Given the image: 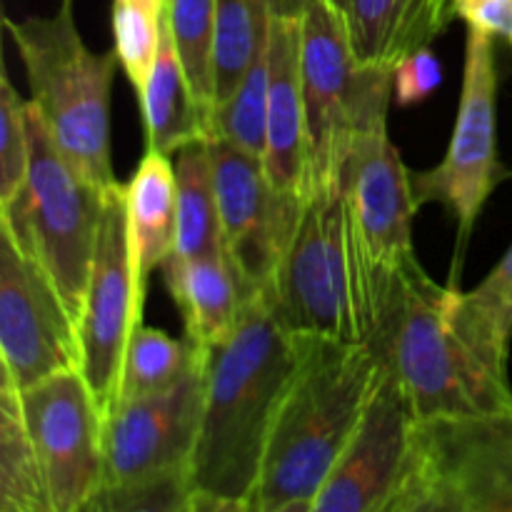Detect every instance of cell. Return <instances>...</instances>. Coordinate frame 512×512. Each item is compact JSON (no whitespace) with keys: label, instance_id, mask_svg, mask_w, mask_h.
<instances>
[{"label":"cell","instance_id":"8fae6325","mask_svg":"<svg viewBox=\"0 0 512 512\" xmlns=\"http://www.w3.org/2000/svg\"><path fill=\"white\" fill-rule=\"evenodd\" d=\"M23 410L53 512H78L105 485V415L80 370L23 390Z\"/></svg>","mask_w":512,"mask_h":512},{"label":"cell","instance_id":"277c9868","mask_svg":"<svg viewBox=\"0 0 512 512\" xmlns=\"http://www.w3.org/2000/svg\"><path fill=\"white\" fill-rule=\"evenodd\" d=\"M265 298L295 338L373 343L393 298L370 268L345 190L305 203Z\"/></svg>","mask_w":512,"mask_h":512},{"label":"cell","instance_id":"e0dca14e","mask_svg":"<svg viewBox=\"0 0 512 512\" xmlns=\"http://www.w3.org/2000/svg\"><path fill=\"white\" fill-rule=\"evenodd\" d=\"M268 145L265 173L280 193L305 203L308 130H305L303 70H300V15L275 10L268 35Z\"/></svg>","mask_w":512,"mask_h":512},{"label":"cell","instance_id":"7a4b0ae2","mask_svg":"<svg viewBox=\"0 0 512 512\" xmlns=\"http://www.w3.org/2000/svg\"><path fill=\"white\" fill-rule=\"evenodd\" d=\"M385 365L375 345L300 338V358L280 400L253 512L310 503L353 443Z\"/></svg>","mask_w":512,"mask_h":512},{"label":"cell","instance_id":"74e56055","mask_svg":"<svg viewBox=\"0 0 512 512\" xmlns=\"http://www.w3.org/2000/svg\"><path fill=\"white\" fill-rule=\"evenodd\" d=\"M430 3H433V5H438L440 10H445V13L450 15V0H430ZM450 20H453V18H450Z\"/></svg>","mask_w":512,"mask_h":512},{"label":"cell","instance_id":"8d00e7d4","mask_svg":"<svg viewBox=\"0 0 512 512\" xmlns=\"http://www.w3.org/2000/svg\"><path fill=\"white\" fill-rule=\"evenodd\" d=\"M310 503H295V505H288V508H280V510H273V512H308ZM253 512V508H250Z\"/></svg>","mask_w":512,"mask_h":512},{"label":"cell","instance_id":"5b68a950","mask_svg":"<svg viewBox=\"0 0 512 512\" xmlns=\"http://www.w3.org/2000/svg\"><path fill=\"white\" fill-rule=\"evenodd\" d=\"M23 60L30 105L65 160L100 188L120 180L110 158V95L120 60L115 50L95 53L75 23V0H60L55 13L3 18Z\"/></svg>","mask_w":512,"mask_h":512},{"label":"cell","instance_id":"d590c367","mask_svg":"<svg viewBox=\"0 0 512 512\" xmlns=\"http://www.w3.org/2000/svg\"><path fill=\"white\" fill-rule=\"evenodd\" d=\"M300 5H303V0H278V10H283V13H298Z\"/></svg>","mask_w":512,"mask_h":512},{"label":"cell","instance_id":"cb8c5ba5","mask_svg":"<svg viewBox=\"0 0 512 512\" xmlns=\"http://www.w3.org/2000/svg\"><path fill=\"white\" fill-rule=\"evenodd\" d=\"M203 360L205 350H200L193 340H178L165 330L140 323L125 350L118 400L165 393L188 378Z\"/></svg>","mask_w":512,"mask_h":512},{"label":"cell","instance_id":"83f0119b","mask_svg":"<svg viewBox=\"0 0 512 512\" xmlns=\"http://www.w3.org/2000/svg\"><path fill=\"white\" fill-rule=\"evenodd\" d=\"M168 0H113V50L135 93L145 88L163 43Z\"/></svg>","mask_w":512,"mask_h":512},{"label":"cell","instance_id":"603a6c76","mask_svg":"<svg viewBox=\"0 0 512 512\" xmlns=\"http://www.w3.org/2000/svg\"><path fill=\"white\" fill-rule=\"evenodd\" d=\"M0 512H53L23 410V390L0 370Z\"/></svg>","mask_w":512,"mask_h":512},{"label":"cell","instance_id":"d4e9b609","mask_svg":"<svg viewBox=\"0 0 512 512\" xmlns=\"http://www.w3.org/2000/svg\"><path fill=\"white\" fill-rule=\"evenodd\" d=\"M458 313L480 353L508 373L512 345V245L473 290H460Z\"/></svg>","mask_w":512,"mask_h":512},{"label":"cell","instance_id":"4fadbf2b","mask_svg":"<svg viewBox=\"0 0 512 512\" xmlns=\"http://www.w3.org/2000/svg\"><path fill=\"white\" fill-rule=\"evenodd\" d=\"M355 233L385 293L395 300L405 275L420 263L413 218L420 210L413 170L388 135V123L360 135L343 180Z\"/></svg>","mask_w":512,"mask_h":512},{"label":"cell","instance_id":"484cf974","mask_svg":"<svg viewBox=\"0 0 512 512\" xmlns=\"http://www.w3.org/2000/svg\"><path fill=\"white\" fill-rule=\"evenodd\" d=\"M268 43L245 70L238 88L210 113V138L225 140L253 158H265L268 145ZM208 138V140H210Z\"/></svg>","mask_w":512,"mask_h":512},{"label":"cell","instance_id":"f1b7e54d","mask_svg":"<svg viewBox=\"0 0 512 512\" xmlns=\"http://www.w3.org/2000/svg\"><path fill=\"white\" fill-rule=\"evenodd\" d=\"M190 468L130 483H105L78 512H190L195 498Z\"/></svg>","mask_w":512,"mask_h":512},{"label":"cell","instance_id":"d6986e66","mask_svg":"<svg viewBox=\"0 0 512 512\" xmlns=\"http://www.w3.org/2000/svg\"><path fill=\"white\" fill-rule=\"evenodd\" d=\"M355 58L393 70L405 55L433 43L450 15L430 0H340Z\"/></svg>","mask_w":512,"mask_h":512},{"label":"cell","instance_id":"d6a6232c","mask_svg":"<svg viewBox=\"0 0 512 512\" xmlns=\"http://www.w3.org/2000/svg\"><path fill=\"white\" fill-rule=\"evenodd\" d=\"M403 512H460L453 495L435 478V473L428 468L423 455H420V445L418 460H415L413 475H410L408 498H405Z\"/></svg>","mask_w":512,"mask_h":512},{"label":"cell","instance_id":"1f68e13d","mask_svg":"<svg viewBox=\"0 0 512 512\" xmlns=\"http://www.w3.org/2000/svg\"><path fill=\"white\" fill-rule=\"evenodd\" d=\"M450 18L512 48V0H450Z\"/></svg>","mask_w":512,"mask_h":512},{"label":"cell","instance_id":"5bb4252c","mask_svg":"<svg viewBox=\"0 0 512 512\" xmlns=\"http://www.w3.org/2000/svg\"><path fill=\"white\" fill-rule=\"evenodd\" d=\"M418 460V423L385 370L375 398L308 512H380L410 478Z\"/></svg>","mask_w":512,"mask_h":512},{"label":"cell","instance_id":"4dcf8cb0","mask_svg":"<svg viewBox=\"0 0 512 512\" xmlns=\"http://www.w3.org/2000/svg\"><path fill=\"white\" fill-rule=\"evenodd\" d=\"M443 83V63L430 45L413 50L393 68V98L408 108L428 100Z\"/></svg>","mask_w":512,"mask_h":512},{"label":"cell","instance_id":"7402d4cb","mask_svg":"<svg viewBox=\"0 0 512 512\" xmlns=\"http://www.w3.org/2000/svg\"><path fill=\"white\" fill-rule=\"evenodd\" d=\"M175 178H178V230H175L173 255L165 263H185V260L225 253L208 140L190 143L175 153Z\"/></svg>","mask_w":512,"mask_h":512},{"label":"cell","instance_id":"44dd1931","mask_svg":"<svg viewBox=\"0 0 512 512\" xmlns=\"http://www.w3.org/2000/svg\"><path fill=\"white\" fill-rule=\"evenodd\" d=\"M148 150L175 155L185 145L210 138V113L200 105L188 73L175 50L170 18H165L163 43L150 78L138 93Z\"/></svg>","mask_w":512,"mask_h":512},{"label":"cell","instance_id":"ffe728a7","mask_svg":"<svg viewBox=\"0 0 512 512\" xmlns=\"http://www.w3.org/2000/svg\"><path fill=\"white\" fill-rule=\"evenodd\" d=\"M130 245L143 290L150 275L173 255L178 230V178L175 163L163 153L145 148L133 178L125 183Z\"/></svg>","mask_w":512,"mask_h":512},{"label":"cell","instance_id":"6da1fadb","mask_svg":"<svg viewBox=\"0 0 512 512\" xmlns=\"http://www.w3.org/2000/svg\"><path fill=\"white\" fill-rule=\"evenodd\" d=\"M300 358V338L268 298L250 300L225 343L205 350V398L190 475L198 493L250 500L280 400Z\"/></svg>","mask_w":512,"mask_h":512},{"label":"cell","instance_id":"52a82bcc","mask_svg":"<svg viewBox=\"0 0 512 512\" xmlns=\"http://www.w3.org/2000/svg\"><path fill=\"white\" fill-rule=\"evenodd\" d=\"M28 125V180L18 198L0 208V228L48 273L78 325L110 188L95 185L60 155L33 105Z\"/></svg>","mask_w":512,"mask_h":512},{"label":"cell","instance_id":"f546056e","mask_svg":"<svg viewBox=\"0 0 512 512\" xmlns=\"http://www.w3.org/2000/svg\"><path fill=\"white\" fill-rule=\"evenodd\" d=\"M28 100L20 98L8 70L0 73V208L23 190L30 170Z\"/></svg>","mask_w":512,"mask_h":512},{"label":"cell","instance_id":"e575fe53","mask_svg":"<svg viewBox=\"0 0 512 512\" xmlns=\"http://www.w3.org/2000/svg\"><path fill=\"white\" fill-rule=\"evenodd\" d=\"M410 475H413V473H410ZM408 483H410V478L405 480V485H403V488H400V493L395 495V498L390 500V503L385 505V508L380 510V512H403V508H405V498H408Z\"/></svg>","mask_w":512,"mask_h":512},{"label":"cell","instance_id":"ba28073f","mask_svg":"<svg viewBox=\"0 0 512 512\" xmlns=\"http://www.w3.org/2000/svg\"><path fill=\"white\" fill-rule=\"evenodd\" d=\"M505 178H508V168L498 153L495 38L468 28L463 88H460L458 115H455L445 158L430 170H420V173L413 170V190L420 208L438 203L455 220V228H458L455 268L463 258L465 243L473 235L485 203Z\"/></svg>","mask_w":512,"mask_h":512},{"label":"cell","instance_id":"3957f363","mask_svg":"<svg viewBox=\"0 0 512 512\" xmlns=\"http://www.w3.org/2000/svg\"><path fill=\"white\" fill-rule=\"evenodd\" d=\"M460 288L440 285L415 265L400 283L375 350L403 393L415 423H445L510 413L512 385L465 330Z\"/></svg>","mask_w":512,"mask_h":512},{"label":"cell","instance_id":"4316f807","mask_svg":"<svg viewBox=\"0 0 512 512\" xmlns=\"http://www.w3.org/2000/svg\"><path fill=\"white\" fill-rule=\"evenodd\" d=\"M215 15L218 0H168L175 50L208 113L215 108Z\"/></svg>","mask_w":512,"mask_h":512},{"label":"cell","instance_id":"836d02e7","mask_svg":"<svg viewBox=\"0 0 512 512\" xmlns=\"http://www.w3.org/2000/svg\"><path fill=\"white\" fill-rule=\"evenodd\" d=\"M190 512H250V500H233L210 493H195Z\"/></svg>","mask_w":512,"mask_h":512},{"label":"cell","instance_id":"8992f818","mask_svg":"<svg viewBox=\"0 0 512 512\" xmlns=\"http://www.w3.org/2000/svg\"><path fill=\"white\" fill-rule=\"evenodd\" d=\"M298 15L310 203L343 190L360 135L388 123L393 70L368 68L355 58L338 0H303Z\"/></svg>","mask_w":512,"mask_h":512},{"label":"cell","instance_id":"7c38bea8","mask_svg":"<svg viewBox=\"0 0 512 512\" xmlns=\"http://www.w3.org/2000/svg\"><path fill=\"white\" fill-rule=\"evenodd\" d=\"M0 370L20 390L80 370L73 315L43 268L0 228Z\"/></svg>","mask_w":512,"mask_h":512},{"label":"cell","instance_id":"9c48e42d","mask_svg":"<svg viewBox=\"0 0 512 512\" xmlns=\"http://www.w3.org/2000/svg\"><path fill=\"white\" fill-rule=\"evenodd\" d=\"M143 303L145 290L130 245L125 185L118 183L105 195L98 248L78 318L80 373L103 415L118 403L120 370L130 335L143 323Z\"/></svg>","mask_w":512,"mask_h":512},{"label":"cell","instance_id":"9a60e30c","mask_svg":"<svg viewBox=\"0 0 512 512\" xmlns=\"http://www.w3.org/2000/svg\"><path fill=\"white\" fill-rule=\"evenodd\" d=\"M205 398V360L165 393L118 400L105 415V483L190 468Z\"/></svg>","mask_w":512,"mask_h":512},{"label":"cell","instance_id":"ac0fdd59","mask_svg":"<svg viewBox=\"0 0 512 512\" xmlns=\"http://www.w3.org/2000/svg\"><path fill=\"white\" fill-rule=\"evenodd\" d=\"M160 270L183 315L185 338L193 340L200 350L225 343L238 328L240 315L248 305L228 255L165 263Z\"/></svg>","mask_w":512,"mask_h":512},{"label":"cell","instance_id":"30bf717a","mask_svg":"<svg viewBox=\"0 0 512 512\" xmlns=\"http://www.w3.org/2000/svg\"><path fill=\"white\" fill-rule=\"evenodd\" d=\"M208 145L213 155L223 248L250 303L273 285L280 260L303 218L305 203L295 195L280 193L270 183L260 158L218 138H210Z\"/></svg>","mask_w":512,"mask_h":512},{"label":"cell","instance_id":"2e32d148","mask_svg":"<svg viewBox=\"0 0 512 512\" xmlns=\"http://www.w3.org/2000/svg\"><path fill=\"white\" fill-rule=\"evenodd\" d=\"M418 445L460 512H512V410L418 425Z\"/></svg>","mask_w":512,"mask_h":512}]
</instances>
